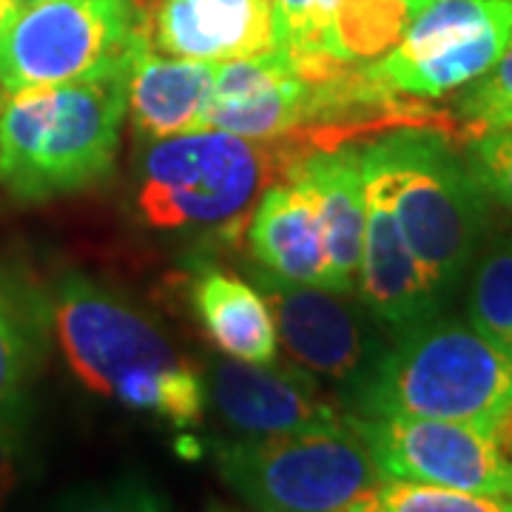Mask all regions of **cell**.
Instances as JSON below:
<instances>
[{
	"label": "cell",
	"mask_w": 512,
	"mask_h": 512,
	"mask_svg": "<svg viewBox=\"0 0 512 512\" xmlns=\"http://www.w3.org/2000/svg\"><path fill=\"white\" fill-rule=\"evenodd\" d=\"M72 376L92 396L171 427L205 416V376L137 305L86 274H63L46 299Z\"/></svg>",
	"instance_id": "cell-1"
},
{
	"label": "cell",
	"mask_w": 512,
	"mask_h": 512,
	"mask_svg": "<svg viewBox=\"0 0 512 512\" xmlns=\"http://www.w3.org/2000/svg\"><path fill=\"white\" fill-rule=\"evenodd\" d=\"M126 111V66L106 77L6 92L0 185L20 202H46L106 180Z\"/></svg>",
	"instance_id": "cell-2"
},
{
	"label": "cell",
	"mask_w": 512,
	"mask_h": 512,
	"mask_svg": "<svg viewBox=\"0 0 512 512\" xmlns=\"http://www.w3.org/2000/svg\"><path fill=\"white\" fill-rule=\"evenodd\" d=\"M353 416L495 424L512 413V356L461 319L433 316L350 384Z\"/></svg>",
	"instance_id": "cell-3"
},
{
	"label": "cell",
	"mask_w": 512,
	"mask_h": 512,
	"mask_svg": "<svg viewBox=\"0 0 512 512\" xmlns=\"http://www.w3.org/2000/svg\"><path fill=\"white\" fill-rule=\"evenodd\" d=\"M387 185L402 237L447 299L476 259L490 225V197L450 143L427 128H399L362 148Z\"/></svg>",
	"instance_id": "cell-4"
},
{
	"label": "cell",
	"mask_w": 512,
	"mask_h": 512,
	"mask_svg": "<svg viewBox=\"0 0 512 512\" xmlns=\"http://www.w3.org/2000/svg\"><path fill=\"white\" fill-rule=\"evenodd\" d=\"M276 143L220 128L154 140L140 160L137 211L157 231L225 234L248 220L251 205L279 171L299 163Z\"/></svg>",
	"instance_id": "cell-5"
},
{
	"label": "cell",
	"mask_w": 512,
	"mask_h": 512,
	"mask_svg": "<svg viewBox=\"0 0 512 512\" xmlns=\"http://www.w3.org/2000/svg\"><path fill=\"white\" fill-rule=\"evenodd\" d=\"M220 478L254 512H353L384 473L353 424L214 444Z\"/></svg>",
	"instance_id": "cell-6"
},
{
	"label": "cell",
	"mask_w": 512,
	"mask_h": 512,
	"mask_svg": "<svg viewBox=\"0 0 512 512\" xmlns=\"http://www.w3.org/2000/svg\"><path fill=\"white\" fill-rule=\"evenodd\" d=\"M137 32L134 0L20 3L0 29V89L20 92L120 72Z\"/></svg>",
	"instance_id": "cell-7"
},
{
	"label": "cell",
	"mask_w": 512,
	"mask_h": 512,
	"mask_svg": "<svg viewBox=\"0 0 512 512\" xmlns=\"http://www.w3.org/2000/svg\"><path fill=\"white\" fill-rule=\"evenodd\" d=\"M512 43V0H433L365 72L396 97H444L476 83Z\"/></svg>",
	"instance_id": "cell-8"
},
{
	"label": "cell",
	"mask_w": 512,
	"mask_h": 512,
	"mask_svg": "<svg viewBox=\"0 0 512 512\" xmlns=\"http://www.w3.org/2000/svg\"><path fill=\"white\" fill-rule=\"evenodd\" d=\"M384 478L512 501V413L495 424L350 416Z\"/></svg>",
	"instance_id": "cell-9"
},
{
	"label": "cell",
	"mask_w": 512,
	"mask_h": 512,
	"mask_svg": "<svg viewBox=\"0 0 512 512\" xmlns=\"http://www.w3.org/2000/svg\"><path fill=\"white\" fill-rule=\"evenodd\" d=\"M404 0H274L276 52L311 83L384 57L410 26Z\"/></svg>",
	"instance_id": "cell-10"
},
{
	"label": "cell",
	"mask_w": 512,
	"mask_h": 512,
	"mask_svg": "<svg viewBox=\"0 0 512 512\" xmlns=\"http://www.w3.org/2000/svg\"><path fill=\"white\" fill-rule=\"evenodd\" d=\"M208 404L239 439L291 436L348 424L305 367L248 365L217 359L205 376Z\"/></svg>",
	"instance_id": "cell-11"
},
{
	"label": "cell",
	"mask_w": 512,
	"mask_h": 512,
	"mask_svg": "<svg viewBox=\"0 0 512 512\" xmlns=\"http://www.w3.org/2000/svg\"><path fill=\"white\" fill-rule=\"evenodd\" d=\"M319 94L282 52L217 66L205 128H220L256 143H274L316 123Z\"/></svg>",
	"instance_id": "cell-12"
},
{
	"label": "cell",
	"mask_w": 512,
	"mask_h": 512,
	"mask_svg": "<svg viewBox=\"0 0 512 512\" xmlns=\"http://www.w3.org/2000/svg\"><path fill=\"white\" fill-rule=\"evenodd\" d=\"M256 279L274 313L276 336H282L296 365L342 384H353L365 373V325L339 293L288 282L268 271Z\"/></svg>",
	"instance_id": "cell-13"
},
{
	"label": "cell",
	"mask_w": 512,
	"mask_h": 512,
	"mask_svg": "<svg viewBox=\"0 0 512 512\" xmlns=\"http://www.w3.org/2000/svg\"><path fill=\"white\" fill-rule=\"evenodd\" d=\"M365 163V160H362ZM365 248L359 268V288L367 311L399 333L439 316L444 299L424 276L410 254L396 222L384 180L365 165Z\"/></svg>",
	"instance_id": "cell-14"
},
{
	"label": "cell",
	"mask_w": 512,
	"mask_h": 512,
	"mask_svg": "<svg viewBox=\"0 0 512 512\" xmlns=\"http://www.w3.org/2000/svg\"><path fill=\"white\" fill-rule=\"evenodd\" d=\"M154 43L168 57L205 63L271 55L274 0H160Z\"/></svg>",
	"instance_id": "cell-15"
},
{
	"label": "cell",
	"mask_w": 512,
	"mask_h": 512,
	"mask_svg": "<svg viewBox=\"0 0 512 512\" xmlns=\"http://www.w3.org/2000/svg\"><path fill=\"white\" fill-rule=\"evenodd\" d=\"M217 66L205 60L160 57L137 32L126 60L131 123L146 140L205 131V114L217 83Z\"/></svg>",
	"instance_id": "cell-16"
},
{
	"label": "cell",
	"mask_w": 512,
	"mask_h": 512,
	"mask_svg": "<svg viewBox=\"0 0 512 512\" xmlns=\"http://www.w3.org/2000/svg\"><path fill=\"white\" fill-rule=\"evenodd\" d=\"M248 242L268 274L330 291L319 197L305 177L288 174V183L271 185L259 197Z\"/></svg>",
	"instance_id": "cell-17"
},
{
	"label": "cell",
	"mask_w": 512,
	"mask_h": 512,
	"mask_svg": "<svg viewBox=\"0 0 512 512\" xmlns=\"http://www.w3.org/2000/svg\"><path fill=\"white\" fill-rule=\"evenodd\" d=\"M288 174L305 177L319 197L330 291L353 293L359 288L367 220L362 148H319L302 157Z\"/></svg>",
	"instance_id": "cell-18"
},
{
	"label": "cell",
	"mask_w": 512,
	"mask_h": 512,
	"mask_svg": "<svg viewBox=\"0 0 512 512\" xmlns=\"http://www.w3.org/2000/svg\"><path fill=\"white\" fill-rule=\"evenodd\" d=\"M191 302L202 333L228 359L268 365L276 359V325L268 299L245 279L222 268H200L191 282Z\"/></svg>",
	"instance_id": "cell-19"
},
{
	"label": "cell",
	"mask_w": 512,
	"mask_h": 512,
	"mask_svg": "<svg viewBox=\"0 0 512 512\" xmlns=\"http://www.w3.org/2000/svg\"><path fill=\"white\" fill-rule=\"evenodd\" d=\"M46 325V299L0 268V407L29 402V384L43 359Z\"/></svg>",
	"instance_id": "cell-20"
},
{
	"label": "cell",
	"mask_w": 512,
	"mask_h": 512,
	"mask_svg": "<svg viewBox=\"0 0 512 512\" xmlns=\"http://www.w3.org/2000/svg\"><path fill=\"white\" fill-rule=\"evenodd\" d=\"M470 325L512 356V237L493 242L478 259L470 293Z\"/></svg>",
	"instance_id": "cell-21"
},
{
	"label": "cell",
	"mask_w": 512,
	"mask_h": 512,
	"mask_svg": "<svg viewBox=\"0 0 512 512\" xmlns=\"http://www.w3.org/2000/svg\"><path fill=\"white\" fill-rule=\"evenodd\" d=\"M353 512H512V501L436 484L384 478L382 487L367 495Z\"/></svg>",
	"instance_id": "cell-22"
},
{
	"label": "cell",
	"mask_w": 512,
	"mask_h": 512,
	"mask_svg": "<svg viewBox=\"0 0 512 512\" xmlns=\"http://www.w3.org/2000/svg\"><path fill=\"white\" fill-rule=\"evenodd\" d=\"M458 109L473 134L512 128V43L490 72L470 83V89L458 100Z\"/></svg>",
	"instance_id": "cell-23"
},
{
	"label": "cell",
	"mask_w": 512,
	"mask_h": 512,
	"mask_svg": "<svg viewBox=\"0 0 512 512\" xmlns=\"http://www.w3.org/2000/svg\"><path fill=\"white\" fill-rule=\"evenodd\" d=\"M32 470V404L0 407V512L9 510Z\"/></svg>",
	"instance_id": "cell-24"
},
{
	"label": "cell",
	"mask_w": 512,
	"mask_h": 512,
	"mask_svg": "<svg viewBox=\"0 0 512 512\" xmlns=\"http://www.w3.org/2000/svg\"><path fill=\"white\" fill-rule=\"evenodd\" d=\"M464 163L484 188V194L512 211V128L476 134L470 140Z\"/></svg>",
	"instance_id": "cell-25"
},
{
	"label": "cell",
	"mask_w": 512,
	"mask_h": 512,
	"mask_svg": "<svg viewBox=\"0 0 512 512\" xmlns=\"http://www.w3.org/2000/svg\"><path fill=\"white\" fill-rule=\"evenodd\" d=\"M55 512H168V504L148 481L123 476L63 498Z\"/></svg>",
	"instance_id": "cell-26"
},
{
	"label": "cell",
	"mask_w": 512,
	"mask_h": 512,
	"mask_svg": "<svg viewBox=\"0 0 512 512\" xmlns=\"http://www.w3.org/2000/svg\"><path fill=\"white\" fill-rule=\"evenodd\" d=\"M20 6V0H0V29L6 26V20L15 15V9Z\"/></svg>",
	"instance_id": "cell-27"
},
{
	"label": "cell",
	"mask_w": 512,
	"mask_h": 512,
	"mask_svg": "<svg viewBox=\"0 0 512 512\" xmlns=\"http://www.w3.org/2000/svg\"><path fill=\"white\" fill-rule=\"evenodd\" d=\"M404 3H407V9H410V15L416 18V15H419L421 9H424V6H430L433 0H404Z\"/></svg>",
	"instance_id": "cell-28"
},
{
	"label": "cell",
	"mask_w": 512,
	"mask_h": 512,
	"mask_svg": "<svg viewBox=\"0 0 512 512\" xmlns=\"http://www.w3.org/2000/svg\"><path fill=\"white\" fill-rule=\"evenodd\" d=\"M20 3H35V0H20Z\"/></svg>",
	"instance_id": "cell-29"
},
{
	"label": "cell",
	"mask_w": 512,
	"mask_h": 512,
	"mask_svg": "<svg viewBox=\"0 0 512 512\" xmlns=\"http://www.w3.org/2000/svg\"><path fill=\"white\" fill-rule=\"evenodd\" d=\"M211 512H228V510H211Z\"/></svg>",
	"instance_id": "cell-30"
},
{
	"label": "cell",
	"mask_w": 512,
	"mask_h": 512,
	"mask_svg": "<svg viewBox=\"0 0 512 512\" xmlns=\"http://www.w3.org/2000/svg\"><path fill=\"white\" fill-rule=\"evenodd\" d=\"M0 92H3V89H0Z\"/></svg>",
	"instance_id": "cell-31"
}]
</instances>
